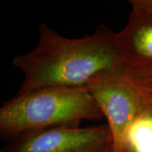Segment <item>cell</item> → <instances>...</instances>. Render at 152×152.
I'll return each instance as SVG.
<instances>
[{
  "instance_id": "cell-2",
  "label": "cell",
  "mask_w": 152,
  "mask_h": 152,
  "mask_svg": "<svg viewBox=\"0 0 152 152\" xmlns=\"http://www.w3.org/2000/svg\"><path fill=\"white\" fill-rule=\"evenodd\" d=\"M104 115L85 87H44L16 94L0 109V135L14 140L32 131L58 126L78 127L83 120Z\"/></svg>"
},
{
  "instance_id": "cell-6",
  "label": "cell",
  "mask_w": 152,
  "mask_h": 152,
  "mask_svg": "<svg viewBox=\"0 0 152 152\" xmlns=\"http://www.w3.org/2000/svg\"><path fill=\"white\" fill-rule=\"evenodd\" d=\"M118 152H152V104L146 102L125 131Z\"/></svg>"
},
{
  "instance_id": "cell-3",
  "label": "cell",
  "mask_w": 152,
  "mask_h": 152,
  "mask_svg": "<svg viewBox=\"0 0 152 152\" xmlns=\"http://www.w3.org/2000/svg\"><path fill=\"white\" fill-rule=\"evenodd\" d=\"M123 68L102 72L85 87L106 118L114 152L118 151L125 131L146 103L140 91L125 77Z\"/></svg>"
},
{
  "instance_id": "cell-1",
  "label": "cell",
  "mask_w": 152,
  "mask_h": 152,
  "mask_svg": "<svg viewBox=\"0 0 152 152\" xmlns=\"http://www.w3.org/2000/svg\"><path fill=\"white\" fill-rule=\"evenodd\" d=\"M38 31L37 47L12 60L24 74L16 94L44 87H83L98 74L124 66L116 33L104 25L79 39L63 37L45 23L38 25Z\"/></svg>"
},
{
  "instance_id": "cell-7",
  "label": "cell",
  "mask_w": 152,
  "mask_h": 152,
  "mask_svg": "<svg viewBox=\"0 0 152 152\" xmlns=\"http://www.w3.org/2000/svg\"><path fill=\"white\" fill-rule=\"evenodd\" d=\"M123 72L128 80L140 91L144 100L152 104V66H124Z\"/></svg>"
},
{
  "instance_id": "cell-5",
  "label": "cell",
  "mask_w": 152,
  "mask_h": 152,
  "mask_svg": "<svg viewBox=\"0 0 152 152\" xmlns=\"http://www.w3.org/2000/svg\"><path fill=\"white\" fill-rule=\"evenodd\" d=\"M132 11L122 31L116 33L117 45L124 66H152V10L131 0Z\"/></svg>"
},
{
  "instance_id": "cell-9",
  "label": "cell",
  "mask_w": 152,
  "mask_h": 152,
  "mask_svg": "<svg viewBox=\"0 0 152 152\" xmlns=\"http://www.w3.org/2000/svg\"><path fill=\"white\" fill-rule=\"evenodd\" d=\"M0 152H4V151H3V150H1V151H0ZM103 152H114L113 145H112L111 147H110L109 148H108L107 149L105 150V151H104Z\"/></svg>"
},
{
  "instance_id": "cell-4",
  "label": "cell",
  "mask_w": 152,
  "mask_h": 152,
  "mask_svg": "<svg viewBox=\"0 0 152 152\" xmlns=\"http://www.w3.org/2000/svg\"><path fill=\"white\" fill-rule=\"evenodd\" d=\"M113 145L108 125L58 126L32 131L11 141L4 152H103Z\"/></svg>"
},
{
  "instance_id": "cell-8",
  "label": "cell",
  "mask_w": 152,
  "mask_h": 152,
  "mask_svg": "<svg viewBox=\"0 0 152 152\" xmlns=\"http://www.w3.org/2000/svg\"><path fill=\"white\" fill-rule=\"evenodd\" d=\"M140 4L152 10V0H137Z\"/></svg>"
}]
</instances>
